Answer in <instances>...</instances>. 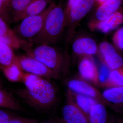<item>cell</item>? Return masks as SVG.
Returning a JSON list of instances; mask_svg holds the SVG:
<instances>
[{
  "instance_id": "1",
  "label": "cell",
  "mask_w": 123,
  "mask_h": 123,
  "mask_svg": "<svg viewBox=\"0 0 123 123\" xmlns=\"http://www.w3.org/2000/svg\"><path fill=\"white\" fill-rule=\"evenodd\" d=\"M22 82L25 88L15 90L14 92L31 107L37 111H44L55 104L57 91L49 79L24 72Z\"/></svg>"
},
{
  "instance_id": "2",
  "label": "cell",
  "mask_w": 123,
  "mask_h": 123,
  "mask_svg": "<svg viewBox=\"0 0 123 123\" xmlns=\"http://www.w3.org/2000/svg\"><path fill=\"white\" fill-rule=\"evenodd\" d=\"M66 27L65 11L62 5L55 4L47 15L43 27L31 40L36 46H52L58 42Z\"/></svg>"
},
{
  "instance_id": "3",
  "label": "cell",
  "mask_w": 123,
  "mask_h": 123,
  "mask_svg": "<svg viewBox=\"0 0 123 123\" xmlns=\"http://www.w3.org/2000/svg\"><path fill=\"white\" fill-rule=\"evenodd\" d=\"M27 52V55L42 62L61 77L68 72L69 60L67 51L52 46L41 45Z\"/></svg>"
},
{
  "instance_id": "4",
  "label": "cell",
  "mask_w": 123,
  "mask_h": 123,
  "mask_svg": "<svg viewBox=\"0 0 123 123\" xmlns=\"http://www.w3.org/2000/svg\"><path fill=\"white\" fill-rule=\"evenodd\" d=\"M55 3H51L42 13L27 17L21 20L13 30L17 37L23 41L31 43L33 38L42 30L47 15Z\"/></svg>"
},
{
  "instance_id": "5",
  "label": "cell",
  "mask_w": 123,
  "mask_h": 123,
  "mask_svg": "<svg viewBox=\"0 0 123 123\" xmlns=\"http://www.w3.org/2000/svg\"><path fill=\"white\" fill-rule=\"evenodd\" d=\"M94 5L93 0H77L65 15L66 27H67V47L72 40L77 26L92 9Z\"/></svg>"
},
{
  "instance_id": "6",
  "label": "cell",
  "mask_w": 123,
  "mask_h": 123,
  "mask_svg": "<svg viewBox=\"0 0 123 123\" xmlns=\"http://www.w3.org/2000/svg\"><path fill=\"white\" fill-rule=\"evenodd\" d=\"M18 65L26 73L47 79L59 80L61 77L44 64L28 55L17 56Z\"/></svg>"
},
{
  "instance_id": "7",
  "label": "cell",
  "mask_w": 123,
  "mask_h": 123,
  "mask_svg": "<svg viewBox=\"0 0 123 123\" xmlns=\"http://www.w3.org/2000/svg\"><path fill=\"white\" fill-rule=\"evenodd\" d=\"M98 53L102 63L111 70L123 68V58L110 43L106 42L101 43L98 47Z\"/></svg>"
},
{
  "instance_id": "8",
  "label": "cell",
  "mask_w": 123,
  "mask_h": 123,
  "mask_svg": "<svg viewBox=\"0 0 123 123\" xmlns=\"http://www.w3.org/2000/svg\"><path fill=\"white\" fill-rule=\"evenodd\" d=\"M68 86L71 92L91 97L105 105H110V103L104 99L99 91L84 81L72 79L68 82Z\"/></svg>"
},
{
  "instance_id": "9",
  "label": "cell",
  "mask_w": 123,
  "mask_h": 123,
  "mask_svg": "<svg viewBox=\"0 0 123 123\" xmlns=\"http://www.w3.org/2000/svg\"><path fill=\"white\" fill-rule=\"evenodd\" d=\"M73 52L79 56H92L98 53V46L93 39L88 37L77 39L72 44Z\"/></svg>"
},
{
  "instance_id": "10",
  "label": "cell",
  "mask_w": 123,
  "mask_h": 123,
  "mask_svg": "<svg viewBox=\"0 0 123 123\" xmlns=\"http://www.w3.org/2000/svg\"><path fill=\"white\" fill-rule=\"evenodd\" d=\"M68 102L62 110L63 120L66 123H89V119L68 95Z\"/></svg>"
},
{
  "instance_id": "11",
  "label": "cell",
  "mask_w": 123,
  "mask_h": 123,
  "mask_svg": "<svg viewBox=\"0 0 123 123\" xmlns=\"http://www.w3.org/2000/svg\"><path fill=\"white\" fill-rule=\"evenodd\" d=\"M78 70L82 78L95 85L98 84V69L92 56L82 57Z\"/></svg>"
},
{
  "instance_id": "12",
  "label": "cell",
  "mask_w": 123,
  "mask_h": 123,
  "mask_svg": "<svg viewBox=\"0 0 123 123\" xmlns=\"http://www.w3.org/2000/svg\"><path fill=\"white\" fill-rule=\"evenodd\" d=\"M123 22V14L121 12L117 11L105 20L91 22L89 26L92 30H98L107 34L116 29Z\"/></svg>"
},
{
  "instance_id": "13",
  "label": "cell",
  "mask_w": 123,
  "mask_h": 123,
  "mask_svg": "<svg viewBox=\"0 0 123 123\" xmlns=\"http://www.w3.org/2000/svg\"><path fill=\"white\" fill-rule=\"evenodd\" d=\"M53 0H33L24 10L13 17L14 22L20 21L25 18L42 13Z\"/></svg>"
},
{
  "instance_id": "14",
  "label": "cell",
  "mask_w": 123,
  "mask_h": 123,
  "mask_svg": "<svg viewBox=\"0 0 123 123\" xmlns=\"http://www.w3.org/2000/svg\"><path fill=\"white\" fill-rule=\"evenodd\" d=\"M68 94L78 107L88 118L93 106L99 103L91 97L75 93L69 90Z\"/></svg>"
},
{
  "instance_id": "15",
  "label": "cell",
  "mask_w": 123,
  "mask_h": 123,
  "mask_svg": "<svg viewBox=\"0 0 123 123\" xmlns=\"http://www.w3.org/2000/svg\"><path fill=\"white\" fill-rule=\"evenodd\" d=\"M122 3V0H107L100 5L95 13L97 22L105 20L117 11Z\"/></svg>"
},
{
  "instance_id": "16",
  "label": "cell",
  "mask_w": 123,
  "mask_h": 123,
  "mask_svg": "<svg viewBox=\"0 0 123 123\" xmlns=\"http://www.w3.org/2000/svg\"><path fill=\"white\" fill-rule=\"evenodd\" d=\"M0 107L24 112L26 110L11 93L5 90L0 85Z\"/></svg>"
},
{
  "instance_id": "17",
  "label": "cell",
  "mask_w": 123,
  "mask_h": 123,
  "mask_svg": "<svg viewBox=\"0 0 123 123\" xmlns=\"http://www.w3.org/2000/svg\"><path fill=\"white\" fill-rule=\"evenodd\" d=\"M12 49L7 43L0 42V66L18 65L17 56L14 54Z\"/></svg>"
},
{
  "instance_id": "18",
  "label": "cell",
  "mask_w": 123,
  "mask_h": 123,
  "mask_svg": "<svg viewBox=\"0 0 123 123\" xmlns=\"http://www.w3.org/2000/svg\"><path fill=\"white\" fill-rule=\"evenodd\" d=\"M88 119L89 123H108V115L105 105L99 103L93 106Z\"/></svg>"
},
{
  "instance_id": "19",
  "label": "cell",
  "mask_w": 123,
  "mask_h": 123,
  "mask_svg": "<svg viewBox=\"0 0 123 123\" xmlns=\"http://www.w3.org/2000/svg\"><path fill=\"white\" fill-rule=\"evenodd\" d=\"M0 70L10 81L22 82L24 72L17 65L7 66H0Z\"/></svg>"
},
{
  "instance_id": "20",
  "label": "cell",
  "mask_w": 123,
  "mask_h": 123,
  "mask_svg": "<svg viewBox=\"0 0 123 123\" xmlns=\"http://www.w3.org/2000/svg\"><path fill=\"white\" fill-rule=\"evenodd\" d=\"M103 97L108 103L120 104L123 102V87H115L106 90L103 93Z\"/></svg>"
},
{
  "instance_id": "21",
  "label": "cell",
  "mask_w": 123,
  "mask_h": 123,
  "mask_svg": "<svg viewBox=\"0 0 123 123\" xmlns=\"http://www.w3.org/2000/svg\"><path fill=\"white\" fill-rule=\"evenodd\" d=\"M0 37H4L10 40L21 46H24L25 44L28 43V42H24L19 39L16 36L13 30L9 27L8 24L2 18L0 17Z\"/></svg>"
},
{
  "instance_id": "22",
  "label": "cell",
  "mask_w": 123,
  "mask_h": 123,
  "mask_svg": "<svg viewBox=\"0 0 123 123\" xmlns=\"http://www.w3.org/2000/svg\"><path fill=\"white\" fill-rule=\"evenodd\" d=\"M102 86L111 88L123 86V67L117 69L111 70L107 81Z\"/></svg>"
},
{
  "instance_id": "23",
  "label": "cell",
  "mask_w": 123,
  "mask_h": 123,
  "mask_svg": "<svg viewBox=\"0 0 123 123\" xmlns=\"http://www.w3.org/2000/svg\"><path fill=\"white\" fill-rule=\"evenodd\" d=\"M33 0H10L8 5V9L12 13L13 17L24 10Z\"/></svg>"
},
{
  "instance_id": "24",
  "label": "cell",
  "mask_w": 123,
  "mask_h": 123,
  "mask_svg": "<svg viewBox=\"0 0 123 123\" xmlns=\"http://www.w3.org/2000/svg\"><path fill=\"white\" fill-rule=\"evenodd\" d=\"M111 69L104 64L102 63L98 69V83L102 86L108 79Z\"/></svg>"
},
{
  "instance_id": "25",
  "label": "cell",
  "mask_w": 123,
  "mask_h": 123,
  "mask_svg": "<svg viewBox=\"0 0 123 123\" xmlns=\"http://www.w3.org/2000/svg\"><path fill=\"white\" fill-rule=\"evenodd\" d=\"M115 46L120 50L123 49V28L121 27L116 31L112 38Z\"/></svg>"
},
{
  "instance_id": "26",
  "label": "cell",
  "mask_w": 123,
  "mask_h": 123,
  "mask_svg": "<svg viewBox=\"0 0 123 123\" xmlns=\"http://www.w3.org/2000/svg\"><path fill=\"white\" fill-rule=\"evenodd\" d=\"M0 17L7 24H9L11 22V18L9 13L8 9L2 0H0Z\"/></svg>"
},
{
  "instance_id": "27",
  "label": "cell",
  "mask_w": 123,
  "mask_h": 123,
  "mask_svg": "<svg viewBox=\"0 0 123 123\" xmlns=\"http://www.w3.org/2000/svg\"><path fill=\"white\" fill-rule=\"evenodd\" d=\"M34 119L14 116L8 123H32Z\"/></svg>"
},
{
  "instance_id": "28",
  "label": "cell",
  "mask_w": 123,
  "mask_h": 123,
  "mask_svg": "<svg viewBox=\"0 0 123 123\" xmlns=\"http://www.w3.org/2000/svg\"><path fill=\"white\" fill-rule=\"evenodd\" d=\"M14 117L5 111L0 110V123H8Z\"/></svg>"
},
{
  "instance_id": "29",
  "label": "cell",
  "mask_w": 123,
  "mask_h": 123,
  "mask_svg": "<svg viewBox=\"0 0 123 123\" xmlns=\"http://www.w3.org/2000/svg\"><path fill=\"white\" fill-rule=\"evenodd\" d=\"M0 42L6 43L11 46L12 48L15 49H18L22 47L19 44H17L10 40L4 37H0Z\"/></svg>"
},
{
  "instance_id": "30",
  "label": "cell",
  "mask_w": 123,
  "mask_h": 123,
  "mask_svg": "<svg viewBox=\"0 0 123 123\" xmlns=\"http://www.w3.org/2000/svg\"><path fill=\"white\" fill-rule=\"evenodd\" d=\"M76 0H68L67 7H66V10L64 11L65 16L68 12L69 11L71 7L73 5Z\"/></svg>"
},
{
  "instance_id": "31",
  "label": "cell",
  "mask_w": 123,
  "mask_h": 123,
  "mask_svg": "<svg viewBox=\"0 0 123 123\" xmlns=\"http://www.w3.org/2000/svg\"><path fill=\"white\" fill-rule=\"evenodd\" d=\"M55 120H56L57 123H66L64 121L62 118L60 119L58 118H56Z\"/></svg>"
},
{
  "instance_id": "32",
  "label": "cell",
  "mask_w": 123,
  "mask_h": 123,
  "mask_svg": "<svg viewBox=\"0 0 123 123\" xmlns=\"http://www.w3.org/2000/svg\"><path fill=\"white\" fill-rule=\"evenodd\" d=\"M2 0L3 1V2L6 5V6L8 8V5L9 2L10 0Z\"/></svg>"
},
{
  "instance_id": "33",
  "label": "cell",
  "mask_w": 123,
  "mask_h": 123,
  "mask_svg": "<svg viewBox=\"0 0 123 123\" xmlns=\"http://www.w3.org/2000/svg\"><path fill=\"white\" fill-rule=\"evenodd\" d=\"M42 123H57L55 120L54 121H45Z\"/></svg>"
},
{
  "instance_id": "34",
  "label": "cell",
  "mask_w": 123,
  "mask_h": 123,
  "mask_svg": "<svg viewBox=\"0 0 123 123\" xmlns=\"http://www.w3.org/2000/svg\"><path fill=\"white\" fill-rule=\"evenodd\" d=\"M97 0V2L99 3L100 5H101V4L105 2V1L107 0Z\"/></svg>"
},
{
  "instance_id": "35",
  "label": "cell",
  "mask_w": 123,
  "mask_h": 123,
  "mask_svg": "<svg viewBox=\"0 0 123 123\" xmlns=\"http://www.w3.org/2000/svg\"><path fill=\"white\" fill-rule=\"evenodd\" d=\"M40 123L39 122V121H38L37 120L34 119V121H33V123Z\"/></svg>"
},
{
  "instance_id": "36",
  "label": "cell",
  "mask_w": 123,
  "mask_h": 123,
  "mask_svg": "<svg viewBox=\"0 0 123 123\" xmlns=\"http://www.w3.org/2000/svg\"><path fill=\"white\" fill-rule=\"evenodd\" d=\"M0 85L2 86V85H1V81L0 80Z\"/></svg>"
},
{
  "instance_id": "37",
  "label": "cell",
  "mask_w": 123,
  "mask_h": 123,
  "mask_svg": "<svg viewBox=\"0 0 123 123\" xmlns=\"http://www.w3.org/2000/svg\"></svg>"
}]
</instances>
